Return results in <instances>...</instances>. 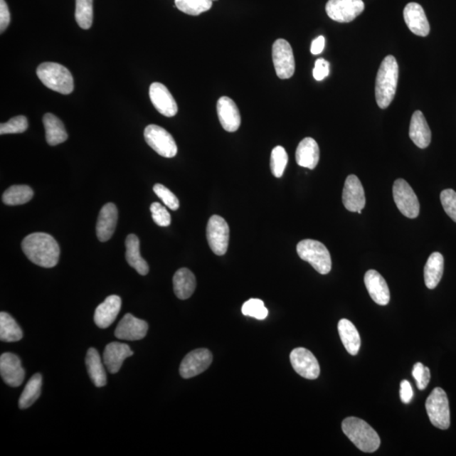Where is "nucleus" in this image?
Listing matches in <instances>:
<instances>
[{
	"label": "nucleus",
	"instance_id": "nucleus-44",
	"mask_svg": "<svg viewBox=\"0 0 456 456\" xmlns=\"http://www.w3.org/2000/svg\"><path fill=\"white\" fill-rule=\"evenodd\" d=\"M329 74V62L324 58H318L315 62L313 71L314 78L316 80L320 81L327 78Z\"/></svg>",
	"mask_w": 456,
	"mask_h": 456
},
{
	"label": "nucleus",
	"instance_id": "nucleus-3",
	"mask_svg": "<svg viewBox=\"0 0 456 456\" xmlns=\"http://www.w3.org/2000/svg\"><path fill=\"white\" fill-rule=\"evenodd\" d=\"M341 428L356 448L364 452H376L381 446V439L377 432L362 419L346 418L343 420Z\"/></svg>",
	"mask_w": 456,
	"mask_h": 456
},
{
	"label": "nucleus",
	"instance_id": "nucleus-17",
	"mask_svg": "<svg viewBox=\"0 0 456 456\" xmlns=\"http://www.w3.org/2000/svg\"><path fill=\"white\" fill-rule=\"evenodd\" d=\"M149 94L152 105L161 115L168 117L177 115V102L164 85L159 83H152Z\"/></svg>",
	"mask_w": 456,
	"mask_h": 456
},
{
	"label": "nucleus",
	"instance_id": "nucleus-1",
	"mask_svg": "<svg viewBox=\"0 0 456 456\" xmlns=\"http://www.w3.org/2000/svg\"><path fill=\"white\" fill-rule=\"evenodd\" d=\"M21 247L27 258L41 267H54L60 259V246L48 233L29 234L22 241Z\"/></svg>",
	"mask_w": 456,
	"mask_h": 456
},
{
	"label": "nucleus",
	"instance_id": "nucleus-22",
	"mask_svg": "<svg viewBox=\"0 0 456 456\" xmlns=\"http://www.w3.org/2000/svg\"><path fill=\"white\" fill-rule=\"evenodd\" d=\"M133 354L134 352L127 344L112 342L107 345L103 352V363L108 372L116 373L120 371L124 360Z\"/></svg>",
	"mask_w": 456,
	"mask_h": 456
},
{
	"label": "nucleus",
	"instance_id": "nucleus-36",
	"mask_svg": "<svg viewBox=\"0 0 456 456\" xmlns=\"http://www.w3.org/2000/svg\"><path fill=\"white\" fill-rule=\"evenodd\" d=\"M212 2V0H175V6L187 15L198 16L208 11Z\"/></svg>",
	"mask_w": 456,
	"mask_h": 456
},
{
	"label": "nucleus",
	"instance_id": "nucleus-13",
	"mask_svg": "<svg viewBox=\"0 0 456 456\" xmlns=\"http://www.w3.org/2000/svg\"><path fill=\"white\" fill-rule=\"evenodd\" d=\"M290 361L293 369L300 376L307 379H316L319 376L320 368L317 359L308 349L299 347L291 352Z\"/></svg>",
	"mask_w": 456,
	"mask_h": 456
},
{
	"label": "nucleus",
	"instance_id": "nucleus-47",
	"mask_svg": "<svg viewBox=\"0 0 456 456\" xmlns=\"http://www.w3.org/2000/svg\"><path fill=\"white\" fill-rule=\"evenodd\" d=\"M324 43H326V39H324L323 36H319V37L314 39L312 44H311V53L314 54V55L322 53L324 48Z\"/></svg>",
	"mask_w": 456,
	"mask_h": 456
},
{
	"label": "nucleus",
	"instance_id": "nucleus-37",
	"mask_svg": "<svg viewBox=\"0 0 456 456\" xmlns=\"http://www.w3.org/2000/svg\"><path fill=\"white\" fill-rule=\"evenodd\" d=\"M288 162L287 153L282 147H275L270 156V169L275 178L282 177Z\"/></svg>",
	"mask_w": 456,
	"mask_h": 456
},
{
	"label": "nucleus",
	"instance_id": "nucleus-32",
	"mask_svg": "<svg viewBox=\"0 0 456 456\" xmlns=\"http://www.w3.org/2000/svg\"><path fill=\"white\" fill-rule=\"evenodd\" d=\"M23 337V332L19 324L11 314L0 313V340L4 342L19 341Z\"/></svg>",
	"mask_w": 456,
	"mask_h": 456
},
{
	"label": "nucleus",
	"instance_id": "nucleus-30",
	"mask_svg": "<svg viewBox=\"0 0 456 456\" xmlns=\"http://www.w3.org/2000/svg\"><path fill=\"white\" fill-rule=\"evenodd\" d=\"M43 121L48 144L54 147L66 142L68 134L65 125L60 119L52 114H46L44 115Z\"/></svg>",
	"mask_w": 456,
	"mask_h": 456
},
{
	"label": "nucleus",
	"instance_id": "nucleus-11",
	"mask_svg": "<svg viewBox=\"0 0 456 456\" xmlns=\"http://www.w3.org/2000/svg\"><path fill=\"white\" fill-rule=\"evenodd\" d=\"M364 8L363 0H329L326 11L332 20L347 23L361 15Z\"/></svg>",
	"mask_w": 456,
	"mask_h": 456
},
{
	"label": "nucleus",
	"instance_id": "nucleus-4",
	"mask_svg": "<svg viewBox=\"0 0 456 456\" xmlns=\"http://www.w3.org/2000/svg\"><path fill=\"white\" fill-rule=\"evenodd\" d=\"M37 75L44 85L54 92L68 95L74 91V80L69 70L57 63H43Z\"/></svg>",
	"mask_w": 456,
	"mask_h": 456
},
{
	"label": "nucleus",
	"instance_id": "nucleus-20",
	"mask_svg": "<svg viewBox=\"0 0 456 456\" xmlns=\"http://www.w3.org/2000/svg\"><path fill=\"white\" fill-rule=\"evenodd\" d=\"M364 283L372 299L377 304L386 306L389 304L391 293L386 280L376 270H369L365 274Z\"/></svg>",
	"mask_w": 456,
	"mask_h": 456
},
{
	"label": "nucleus",
	"instance_id": "nucleus-15",
	"mask_svg": "<svg viewBox=\"0 0 456 456\" xmlns=\"http://www.w3.org/2000/svg\"><path fill=\"white\" fill-rule=\"evenodd\" d=\"M0 374L4 383L11 387H19L25 378V370L16 354L6 352L0 356Z\"/></svg>",
	"mask_w": 456,
	"mask_h": 456
},
{
	"label": "nucleus",
	"instance_id": "nucleus-42",
	"mask_svg": "<svg viewBox=\"0 0 456 456\" xmlns=\"http://www.w3.org/2000/svg\"><path fill=\"white\" fill-rule=\"evenodd\" d=\"M413 376L417 381V386L420 391L425 390L431 378L430 368L423 364L418 363L414 365Z\"/></svg>",
	"mask_w": 456,
	"mask_h": 456
},
{
	"label": "nucleus",
	"instance_id": "nucleus-40",
	"mask_svg": "<svg viewBox=\"0 0 456 456\" xmlns=\"http://www.w3.org/2000/svg\"><path fill=\"white\" fill-rule=\"evenodd\" d=\"M153 191H154L156 195L161 198L162 202L164 203V205L169 207V209L176 211L179 208V198L176 197L170 189L165 187L164 185L157 184L154 185V187H153Z\"/></svg>",
	"mask_w": 456,
	"mask_h": 456
},
{
	"label": "nucleus",
	"instance_id": "nucleus-24",
	"mask_svg": "<svg viewBox=\"0 0 456 456\" xmlns=\"http://www.w3.org/2000/svg\"><path fill=\"white\" fill-rule=\"evenodd\" d=\"M409 137L419 148L425 149L430 146L431 130L421 111L415 112L410 120Z\"/></svg>",
	"mask_w": 456,
	"mask_h": 456
},
{
	"label": "nucleus",
	"instance_id": "nucleus-45",
	"mask_svg": "<svg viewBox=\"0 0 456 456\" xmlns=\"http://www.w3.org/2000/svg\"><path fill=\"white\" fill-rule=\"evenodd\" d=\"M11 22V14L7 4L4 0H0V31L1 33L7 29Z\"/></svg>",
	"mask_w": 456,
	"mask_h": 456
},
{
	"label": "nucleus",
	"instance_id": "nucleus-31",
	"mask_svg": "<svg viewBox=\"0 0 456 456\" xmlns=\"http://www.w3.org/2000/svg\"><path fill=\"white\" fill-rule=\"evenodd\" d=\"M88 371L91 381L97 387H103L107 383V374L101 356L95 349H90L85 358Z\"/></svg>",
	"mask_w": 456,
	"mask_h": 456
},
{
	"label": "nucleus",
	"instance_id": "nucleus-48",
	"mask_svg": "<svg viewBox=\"0 0 456 456\" xmlns=\"http://www.w3.org/2000/svg\"><path fill=\"white\" fill-rule=\"evenodd\" d=\"M212 1H218V0H212Z\"/></svg>",
	"mask_w": 456,
	"mask_h": 456
},
{
	"label": "nucleus",
	"instance_id": "nucleus-35",
	"mask_svg": "<svg viewBox=\"0 0 456 456\" xmlns=\"http://www.w3.org/2000/svg\"><path fill=\"white\" fill-rule=\"evenodd\" d=\"M75 20L80 28L88 30L93 21V0H76Z\"/></svg>",
	"mask_w": 456,
	"mask_h": 456
},
{
	"label": "nucleus",
	"instance_id": "nucleus-23",
	"mask_svg": "<svg viewBox=\"0 0 456 456\" xmlns=\"http://www.w3.org/2000/svg\"><path fill=\"white\" fill-rule=\"evenodd\" d=\"M117 209L112 203H107L99 213L97 223V236L101 242L110 240L114 235L117 223Z\"/></svg>",
	"mask_w": 456,
	"mask_h": 456
},
{
	"label": "nucleus",
	"instance_id": "nucleus-5",
	"mask_svg": "<svg viewBox=\"0 0 456 456\" xmlns=\"http://www.w3.org/2000/svg\"><path fill=\"white\" fill-rule=\"evenodd\" d=\"M297 252L302 260L309 262L319 274L327 275L331 272V254L322 243L313 239H305L297 245Z\"/></svg>",
	"mask_w": 456,
	"mask_h": 456
},
{
	"label": "nucleus",
	"instance_id": "nucleus-41",
	"mask_svg": "<svg viewBox=\"0 0 456 456\" xmlns=\"http://www.w3.org/2000/svg\"><path fill=\"white\" fill-rule=\"evenodd\" d=\"M440 201L446 214L456 223V192L448 189L442 191Z\"/></svg>",
	"mask_w": 456,
	"mask_h": 456
},
{
	"label": "nucleus",
	"instance_id": "nucleus-7",
	"mask_svg": "<svg viewBox=\"0 0 456 456\" xmlns=\"http://www.w3.org/2000/svg\"><path fill=\"white\" fill-rule=\"evenodd\" d=\"M144 139L157 154L166 158L177 155L178 147L174 139L165 129L156 124L148 125L144 129Z\"/></svg>",
	"mask_w": 456,
	"mask_h": 456
},
{
	"label": "nucleus",
	"instance_id": "nucleus-8",
	"mask_svg": "<svg viewBox=\"0 0 456 456\" xmlns=\"http://www.w3.org/2000/svg\"><path fill=\"white\" fill-rule=\"evenodd\" d=\"M393 197L397 208L406 218H416L420 212L418 198L412 187L404 179H397L393 185Z\"/></svg>",
	"mask_w": 456,
	"mask_h": 456
},
{
	"label": "nucleus",
	"instance_id": "nucleus-10",
	"mask_svg": "<svg viewBox=\"0 0 456 456\" xmlns=\"http://www.w3.org/2000/svg\"><path fill=\"white\" fill-rule=\"evenodd\" d=\"M206 238L212 252L216 255H224L229 243L228 224L222 216L214 215L206 228Z\"/></svg>",
	"mask_w": 456,
	"mask_h": 456
},
{
	"label": "nucleus",
	"instance_id": "nucleus-19",
	"mask_svg": "<svg viewBox=\"0 0 456 456\" xmlns=\"http://www.w3.org/2000/svg\"><path fill=\"white\" fill-rule=\"evenodd\" d=\"M403 15L406 25L413 33L420 37H427L430 34V22L419 4L409 3L404 9Z\"/></svg>",
	"mask_w": 456,
	"mask_h": 456
},
{
	"label": "nucleus",
	"instance_id": "nucleus-46",
	"mask_svg": "<svg viewBox=\"0 0 456 456\" xmlns=\"http://www.w3.org/2000/svg\"><path fill=\"white\" fill-rule=\"evenodd\" d=\"M401 400L405 404H409L413 400V387L408 381H403L401 383L400 391Z\"/></svg>",
	"mask_w": 456,
	"mask_h": 456
},
{
	"label": "nucleus",
	"instance_id": "nucleus-27",
	"mask_svg": "<svg viewBox=\"0 0 456 456\" xmlns=\"http://www.w3.org/2000/svg\"><path fill=\"white\" fill-rule=\"evenodd\" d=\"M126 260L131 267H133L142 275H146L149 272V265L144 260L139 252V240L137 235L129 234L125 241Z\"/></svg>",
	"mask_w": 456,
	"mask_h": 456
},
{
	"label": "nucleus",
	"instance_id": "nucleus-29",
	"mask_svg": "<svg viewBox=\"0 0 456 456\" xmlns=\"http://www.w3.org/2000/svg\"><path fill=\"white\" fill-rule=\"evenodd\" d=\"M338 332L345 349L352 356L359 354L361 338L358 329L350 320L342 319L338 323Z\"/></svg>",
	"mask_w": 456,
	"mask_h": 456
},
{
	"label": "nucleus",
	"instance_id": "nucleus-21",
	"mask_svg": "<svg viewBox=\"0 0 456 456\" xmlns=\"http://www.w3.org/2000/svg\"><path fill=\"white\" fill-rule=\"evenodd\" d=\"M121 305L122 301L119 296L107 297L105 301L102 302L95 311V324L101 329L110 327L119 315Z\"/></svg>",
	"mask_w": 456,
	"mask_h": 456
},
{
	"label": "nucleus",
	"instance_id": "nucleus-43",
	"mask_svg": "<svg viewBox=\"0 0 456 456\" xmlns=\"http://www.w3.org/2000/svg\"><path fill=\"white\" fill-rule=\"evenodd\" d=\"M151 212L152 219L157 225L160 226V227H169L171 224L169 212L160 203H153L151 206Z\"/></svg>",
	"mask_w": 456,
	"mask_h": 456
},
{
	"label": "nucleus",
	"instance_id": "nucleus-34",
	"mask_svg": "<svg viewBox=\"0 0 456 456\" xmlns=\"http://www.w3.org/2000/svg\"><path fill=\"white\" fill-rule=\"evenodd\" d=\"M33 189L27 185H14L7 189L3 195V201L8 206L26 204L33 198Z\"/></svg>",
	"mask_w": 456,
	"mask_h": 456
},
{
	"label": "nucleus",
	"instance_id": "nucleus-14",
	"mask_svg": "<svg viewBox=\"0 0 456 456\" xmlns=\"http://www.w3.org/2000/svg\"><path fill=\"white\" fill-rule=\"evenodd\" d=\"M342 203L346 210L362 213L366 205L365 193L362 183L355 175H349L346 179L342 193Z\"/></svg>",
	"mask_w": 456,
	"mask_h": 456
},
{
	"label": "nucleus",
	"instance_id": "nucleus-33",
	"mask_svg": "<svg viewBox=\"0 0 456 456\" xmlns=\"http://www.w3.org/2000/svg\"><path fill=\"white\" fill-rule=\"evenodd\" d=\"M43 377L40 373H36L27 382L23 392L19 399V408L21 409L29 408L39 398L41 391H42Z\"/></svg>",
	"mask_w": 456,
	"mask_h": 456
},
{
	"label": "nucleus",
	"instance_id": "nucleus-2",
	"mask_svg": "<svg viewBox=\"0 0 456 456\" xmlns=\"http://www.w3.org/2000/svg\"><path fill=\"white\" fill-rule=\"evenodd\" d=\"M398 78L399 66L396 58L386 57L379 67L376 84V102L382 110H386L394 100Z\"/></svg>",
	"mask_w": 456,
	"mask_h": 456
},
{
	"label": "nucleus",
	"instance_id": "nucleus-26",
	"mask_svg": "<svg viewBox=\"0 0 456 456\" xmlns=\"http://www.w3.org/2000/svg\"><path fill=\"white\" fill-rule=\"evenodd\" d=\"M173 282L175 295L179 299H188L195 292L196 279L195 275L187 268H181L177 270V272L174 275Z\"/></svg>",
	"mask_w": 456,
	"mask_h": 456
},
{
	"label": "nucleus",
	"instance_id": "nucleus-12",
	"mask_svg": "<svg viewBox=\"0 0 456 456\" xmlns=\"http://www.w3.org/2000/svg\"><path fill=\"white\" fill-rule=\"evenodd\" d=\"M213 360L211 352L205 349L193 350L180 364L179 373L184 378H191L205 372Z\"/></svg>",
	"mask_w": 456,
	"mask_h": 456
},
{
	"label": "nucleus",
	"instance_id": "nucleus-16",
	"mask_svg": "<svg viewBox=\"0 0 456 456\" xmlns=\"http://www.w3.org/2000/svg\"><path fill=\"white\" fill-rule=\"evenodd\" d=\"M148 324L131 314L124 316L115 329V336L121 340L139 341L147 336Z\"/></svg>",
	"mask_w": 456,
	"mask_h": 456
},
{
	"label": "nucleus",
	"instance_id": "nucleus-28",
	"mask_svg": "<svg viewBox=\"0 0 456 456\" xmlns=\"http://www.w3.org/2000/svg\"><path fill=\"white\" fill-rule=\"evenodd\" d=\"M444 257L435 252L430 256L424 267V281L428 289H435L441 281L444 273Z\"/></svg>",
	"mask_w": 456,
	"mask_h": 456
},
{
	"label": "nucleus",
	"instance_id": "nucleus-39",
	"mask_svg": "<svg viewBox=\"0 0 456 456\" xmlns=\"http://www.w3.org/2000/svg\"><path fill=\"white\" fill-rule=\"evenodd\" d=\"M28 128V121L25 116H17L0 125V134L23 133Z\"/></svg>",
	"mask_w": 456,
	"mask_h": 456
},
{
	"label": "nucleus",
	"instance_id": "nucleus-38",
	"mask_svg": "<svg viewBox=\"0 0 456 456\" xmlns=\"http://www.w3.org/2000/svg\"><path fill=\"white\" fill-rule=\"evenodd\" d=\"M243 315L250 316L259 320L267 318L269 311L265 308L264 302L260 299H251L243 304L242 307Z\"/></svg>",
	"mask_w": 456,
	"mask_h": 456
},
{
	"label": "nucleus",
	"instance_id": "nucleus-6",
	"mask_svg": "<svg viewBox=\"0 0 456 456\" xmlns=\"http://www.w3.org/2000/svg\"><path fill=\"white\" fill-rule=\"evenodd\" d=\"M426 410L433 426L442 430L450 426V412L446 392L440 387L435 388L428 397Z\"/></svg>",
	"mask_w": 456,
	"mask_h": 456
},
{
	"label": "nucleus",
	"instance_id": "nucleus-18",
	"mask_svg": "<svg viewBox=\"0 0 456 456\" xmlns=\"http://www.w3.org/2000/svg\"><path fill=\"white\" fill-rule=\"evenodd\" d=\"M216 111H218L220 123L226 131L235 132L240 127V112L231 98L221 97L216 105Z\"/></svg>",
	"mask_w": 456,
	"mask_h": 456
},
{
	"label": "nucleus",
	"instance_id": "nucleus-25",
	"mask_svg": "<svg viewBox=\"0 0 456 456\" xmlns=\"http://www.w3.org/2000/svg\"><path fill=\"white\" fill-rule=\"evenodd\" d=\"M296 161L302 168H316L319 161V148L313 138L307 137L299 143L296 151Z\"/></svg>",
	"mask_w": 456,
	"mask_h": 456
},
{
	"label": "nucleus",
	"instance_id": "nucleus-9",
	"mask_svg": "<svg viewBox=\"0 0 456 456\" xmlns=\"http://www.w3.org/2000/svg\"><path fill=\"white\" fill-rule=\"evenodd\" d=\"M272 60L275 72L280 79H289L295 75V55L290 43L285 39H278L274 43Z\"/></svg>",
	"mask_w": 456,
	"mask_h": 456
}]
</instances>
